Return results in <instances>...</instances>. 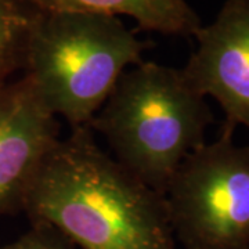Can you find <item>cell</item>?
Wrapping results in <instances>:
<instances>
[{"label":"cell","mask_w":249,"mask_h":249,"mask_svg":"<svg viewBox=\"0 0 249 249\" xmlns=\"http://www.w3.org/2000/svg\"><path fill=\"white\" fill-rule=\"evenodd\" d=\"M35 13L28 0H0V88L22 71L28 34Z\"/></svg>","instance_id":"ba28073f"},{"label":"cell","mask_w":249,"mask_h":249,"mask_svg":"<svg viewBox=\"0 0 249 249\" xmlns=\"http://www.w3.org/2000/svg\"><path fill=\"white\" fill-rule=\"evenodd\" d=\"M22 212L79 249H176L163 194L104 151L89 126L55 142Z\"/></svg>","instance_id":"6da1fadb"},{"label":"cell","mask_w":249,"mask_h":249,"mask_svg":"<svg viewBox=\"0 0 249 249\" xmlns=\"http://www.w3.org/2000/svg\"><path fill=\"white\" fill-rule=\"evenodd\" d=\"M37 11L85 13L132 18L142 31L191 37L201 19L187 0H28Z\"/></svg>","instance_id":"52a82bcc"},{"label":"cell","mask_w":249,"mask_h":249,"mask_svg":"<svg viewBox=\"0 0 249 249\" xmlns=\"http://www.w3.org/2000/svg\"><path fill=\"white\" fill-rule=\"evenodd\" d=\"M194 37L196 52L181 68L187 83L217 101L226 116L223 129H249V0H226Z\"/></svg>","instance_id":"5b68a950"},{"label":"cell","mask_w":249,"mask_h":249,"mask_svg":"<svg viewBox=\"0 0 249 249\" xmlns=\"http://www.w3.org/2000/svg\"><path fill=\"white\" fill-rule=\"evenodd\" d=\"M0 249H78L62 232L47 223H31L19 238Z\"/></svg>","instance_id":"9c48e42d"},{"label":"cell","mask_w":249,"mask_h":249,"mask_svg":"<svg viewBox=\"0 0 249 249\" xmlns=\"http://www.w3.org/2000/svg\"><path fill=\"white\" fill-rule=\"evenodd\" d=\"M223 129L180 163L163 196L184 249H249V145Z\"/></svg>","instance_id":"277c9868"},{"label":"cell","mask_w":249,"mask_h":249,"mask_svg":"<svg viewBox=\"0 0 249 249\" xmlns=\"http://www.w3.org/2000/svg\"><path fill=\"white\" fill-rule=\"evenodd\" d=\"M145 49L121 18L36 10L22 76L71 129L89 126L121 76L144 61Z\"/></svg>","instance_id":"3957f363"},{"label":"cell","mask_w":249,"mask_h":249,"mask_svg":"<svg viewBox=\"0 0 249 249\" xmlns=\"http://www.w3.org/2000/svg\"><path fill=\"white\" fill-rule=\"evenodd\" d=\"M213 115L181 72L142 61L121 76L89 127L112 158L160 194L187 157L206 142Z\"/></svg>","instance_id":"7a4b0ae2"},{"label":"cell","mask_w":249,"mask_h":249,"mask_svg":"<svg viewBox=\"0 0 249 249\" xmlns=\"http://www.w3.org/2000/svg\"><path fill=\"white\" fill-rule=\"evenodd\" d=\"M60 137L57 116L24 76L0 88V216L22 212L29 188Z\"/></svg>","instance_id":"8992f818"}]
</instances>
